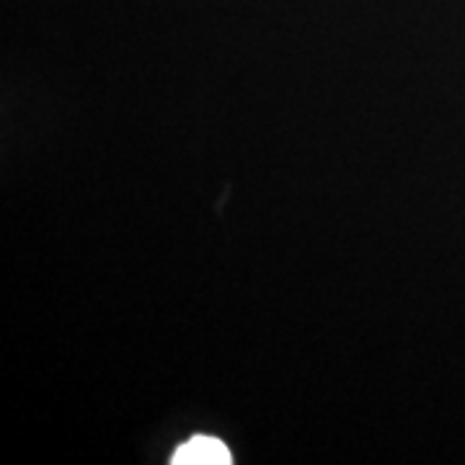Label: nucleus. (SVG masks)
I'll return each instance as SVG.
<instances>
[{
  "instance_id": "f257e3e1",
  "label": "nucleus",
  "mask_w": 465,
  "mask_h": 465,
  "mask_svg": "<svg viewBox=\"0 0 465 465\" xmlns=\"http://www.w3.org/2000/svg\"><path fill=\"white\" fill-rule=\"evenodd\" d=\"M231 460L228 448L215 437H194L171 458L173 465H228Z\"/></svg>"
}]
</instances>
